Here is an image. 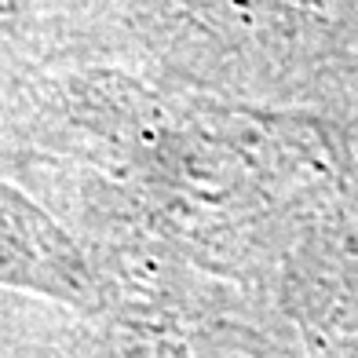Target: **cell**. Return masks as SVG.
Masks as SVG:
<instances>
[{
    "instance_id": "6da1fadb",
    "label": "cell",
    "mask_w": 358,
    "mask_h": 358,
    "mask_svg": "<svg viewBox=\"0 0 358 358\" xmlns=\"http://www.w3.org/2000/svg\"><path fill=\"white\" fill-rule=\"evenodd\" d=\"M0 282L66 303H88V267L41 208L0 183Z\"/></svg>"
}]
</instances>
